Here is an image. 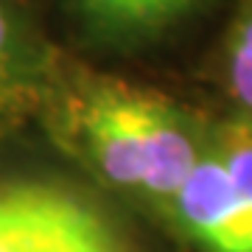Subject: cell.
Returning a JSON list of instances; mask_svg holds the SVG:
<instances>
[{"label": "cell", "instance_id": "obj_8", "mask_svg": "<svg viewBox=\"0 0 252 252\" xmlns=\"http://www.w3.org/2000/svg\"><path fill=\"white\" fill-rule=\"evenodd\" d=\"M17 67V28L6 0H0V95L11 87Z\"/></svg>", "mask_w": 252, "mask_h": 252}, {"label": "cell", "instance_id": "obj_6", "mask_svg": "<svg viewBox=\"0 0 252 252\" xmlns=\"http://www.w3.org/2000/svg\"><path fill=\"white\" fill-rule=\"evenodd\" d=\"M227 76L233 95L252 109V0L244 3L235 20L230 54H227Z\"/></svg>", "mask_w": 252, "mask_h": 252}, {"label": "cell", "instance_id": "obj_1", "mask_svg": "<svg viewBox=\"0 0 252 252\" xmlns=\"http://www.w3.org/2000/svg\"><path fill=\"white\" fill-rule=\"evenodd\" d=\"M143 90L126 84H101L79 107L81 143L109 182L143 188Z\"/></svg>", "mask_w": 252, "mask_h": 252}, {"label": "cell", "instance_id": "obj_5", "mask_svg": "<svg viewBox=\"0 0 252 252\" xmlns=\"http://www.w3.org/2000/svg\"><path fill=\"white\" fill-rule=\"evenodd\" d=\"M216 154L221 157L244 207L252 216V126L247 124L227 126L221 137H219Z\"/></svg>", "mask_w": 252, "mask_h": 252}, {"label": "cell", "instance_id": "obj_4", "mask_svg": "<svg viewBox=\"0 0 252 252\" xmlns=\"http://www.w3.org/2000/svg\"><path fill=\"white\" fill-rule=\"evenodd\" d=\"M0 252H31L28 180H0Z\"/></svg>", "mask_w": 252, "mask_h": 252}, {"label": "cell", "instance_id": "obj_2", "mask_svg": "<svg viewBox=\"0 0 252 252\" xmlns=\"http://www.w3.org/2000/svg\"><path fill=\"white\" fill-rule=\"evenodd\" d=\"M174 205L185 230L207 252H252V216L216 152L199 157Z\"/></svg>", "mask_w": 252, "mask_h": 252}, {"label": "cell", "instance_id": "obj_3", "mask_svg": "<svg viewBox=\"0 0 252 252\" xmlns=\"http://www.w3.org/2000/svg\"><path fill=\"white\" fill-rule=\"evenodd\" d=\"M28 233L31 252H132L90 199L56 182L28 180Z\"/></svg>", "mask_w": 252, "mask_h": 252}, {"label": "cell", "instance_id": "obj_9", "mask_svg": "<svg viewBox=\"0 0 252 252\" xmlns=\"http://www.w3.org/2000/svg\"><path fill=\"white\" fill-rule=\"evenodd\" d=\"M190 6H196V0H140V26H165V23L182 17Z\"/></svg>", "mask_w": 252, "mask_h": 252}, {"label": "cell", "instance_id": "obj_7", "mask_svg": "<svg viewBox=\"0 0 252 252\" xmlns=\"http://www.w3.org/2000/svg\"><path fill=\"white\" fill-rule=\"evenodd\" d=\"M81 14L104 34H132L140 31V0H79Z\"/></svg>", "mask_w": 252, "mask_h": 252}]
</instances>
